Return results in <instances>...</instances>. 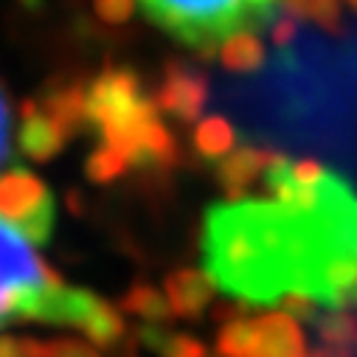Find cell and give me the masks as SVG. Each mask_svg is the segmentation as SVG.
Instances as JSON below:
<instances>
[{
    "instance_id": "5b68a950",
    "label": "cell",
    "mask_w": 357,
    "mask_h": 357,
    "mask_svg": "<svg viewBox=\"0 0 357 357\" xmlns=\"http://www.w3.org/2000/svg\"><path fill=\"white\" fill-rule=\"evenodd\" d=\"M0 220L34 248L48 245L56 225L54 192L29 169L15 166L0 172Z\"/></svg>"
},
{
    "instance_id": "484cf974",
    "label": "cell",
    "mask_w": 357,
    "mask_h": 357,
    "mask_svg": "<svg viewBox=\"0 0 357 357\" xmlns=\"http://www.w3.org/2000/svg\"><path fill=\"white\" fill-rule=\"evenodd\" d=\"M343 3H346L351 12H357V0H343Z\"/></svg>"
},
{
    "instance_id": "8992f818",
    "label": "cell",
    "mask_w": 357,
    "mask_h": 357,
    "mask_svg": "<svg viewBox=\"0 0 357 357\" xmlns=\"http://www.w3.org/2000/svg\"><path fill=\"white\" fill-rule=\"evenodd\" d=\"M152 99L160 116L192 124L208 105V76L183 62H169L160 73V84Z\"/></svg>"
},
{
    "instance_id": "44dd1931",
    "label": "cell",
    "mask_w": 357,
    "mask_h": 357,
    "mask_svg": "<svg viewBox=\"0 0 357 357\" xmlns=\"http://www.w3.org/2000/svg\"><path fill=\"white\" fill-rule=\"evenodd\" d=\"M135 0H93V12L107 26H124L135 15Z\"/></svg>"
},
{
    "instance_id": "d4e9b609",
    "label": "cell",
    "mask_w": 357,
    "mask_h": 357,
    "mask_svg": "<svg viewBox=\"0 0 357 357\" xmlns=\"http://www.w3.org/2000/svg\"><path fill=\"white\" fill-rule=\"evenodd\" d=\"M0 357H23V351H20V337L0 335Z\"/></svg>"
},
{
    "instance_id": "ac0fdd59",
    "label": "cell",
    "mask_w": 357,
    "mask_h": 357,
    "mask_svg": "<svg viewBox=\"0 0 357 357\" xmlns=\"http://www.w3.org/2000/svg\"><path fill=\"white\" fill-rule=\"evenodd\" d=\"M121 312H130V315H138L149 324H160L172 315L169 310V301L160 290H155L152 284H132L127 290V296L121 298Z\"/></svg>"
},
{
    "instance_id": "6da1fadb",
    "label": "cell",
    "mask_w": 357,
    "mask_h": 357,
    "mask_svg": "<svg viewBox=\"0 0 357 357\" xmlns=\"http://www.w3.org/2000/svg\"><path fill=\"white\" fill-rule=\"evenodd\" d=\"M264 195L217 203L203 222L206 276L228 296L279 307H357V192L321 160L271 152Z\"/></svg>"
},
{
    "instance_id": "52a82bcc",
    "label": "cell",
    "mask_w": 357,
    "mask_h": 357,
    "mask_svg": "<svg viewBox=\"0 0 357 357\" xmlns=\"http://www.w3.org/2000/svg\"><path fill=\"white\" fill-rule=\"evenodd\" d=\"M15 121L17 152L31 163H48L59 158L62 149L70 144V135L37 105V99H26Z\"/></svg>"
},
{
    "instance_id": "9c48e42d",
    "label": "cell",
    "mask_w": 357,
    "mask_h": 357,
    "mask_svg": "<svg viewBox=\"0 0 357 357\" xmlns=\"http://www.w3.org/2000/svg\"><path fill=\"white\" fill-rule=\"evenodd\" d=\"M84 82L73 79V76H54L51 82H45V87L40 91L37 105L73 138L76 132H82V110H84Z\"/></svg>"
},
{
    "instance_id": "603a6c76",
    "label": "cell",
    "mask_w": 357,
    "mask_h": 357,
    "mask_svg": "<svg viewBox=\"0 0 357 357\" xmlns=\"http://www.w3.org/2000/svg\"><path fill=\"white\" fill-rule=\"evenodd\" d=\"M40 357H99V351L82 340L62 337V340H45Z\"/></svg>"
},
{
    "instance_id": "3957f363",
    "label": "cell",
    "mask_w": 357,
    "mask_h": 357,
    "mask_svg": "<svg viewBox=\"0 0 357 357\" xmlns=\"http://www.w3.org/2000/svg\"><path fill=\"white\" fill-rule=\"evenodd\" d=\"M152 26L200 56L242 31H261L282 12L284 0H135Z\"/></svg>"
},
{
    "instance_id": "2e32d148",
    "label": "cell",
    "mask_w": 357,
    "mask_h": 357,
    "mask_svg": "<svg viewBox=\"0 0 357 357\" xmlns=\"http://www.w3.org/2000/svg\"><path fill=\"white\" fill-rule=\"evenodd\" d=\"M318 346H351L357 343V318L346 310H332V312H315L310 318Z\"/></svg>"
},
{
    "instance_id": "cb8c5ba5",
    "label": "cell",
    "mask_w": 357,
    "mask_h": 357,
    "mask_svg": "<svg viewBox=\"0 0 357 357\" xmlns=\"http://www.w3.org/2000/svg\"><path fill=\"white\" fill-rule=\"evenodd\" d=\"M298 26H301V23H298L293 15L279 12V15L273 17V23L267 26V29H271V40H273V45H279V48L290 45V43L296 40V34H298Z\"/></svg>"
},
{
    "instance_id": "8fae6325",
    "label": "cell",
    "mask_w": 357,
    "mask_h": 357,
    "mask_svg": "<svg viewBox=\"0 0 357 357\" xmlns=\"http://www.w3.org/2000/svg\"><path fill=\"white\" fill-rule=\"evenodd\" d=\"M214 298V284L203 271L183 267L166 276V301L169 310L181 318H197Z\"/></svg>"
},
{
    "instance_id": "e0dca14e",
    "label": "cell",
    "mask_w": 357,
    "mask_h": 357,
    "mask_svg": "<svg viewBox=\"0 0 357 357\" xmlns=\"http://www.w3.org/2000/svg\"><path fill=\"white\" fill-rule=\"evenodd\" d=\"M82 332H84V337L91 340L93 346L110 349V346L121 343V337H124V318H121V312L110 301L102 298L99 307L93 310V315L87 318V324L82 326Z\"/></svg>"
},
{
    "instance_id": "ba28073f",
    "label": "cell",
    "mask_w": 357,
    "mask_h": 357,
    "mask_svg": "<svg viewBox=\"0 0 357 357\" xmlns=\"http://www.w3.org/2000/svg\"><path fill=\"white\" fill-rule=\"evenodd\" d=\"M271 160V149L256 146H234L225 158L214 163L217 183L225 192V200H236L250 195V189L261 181V172Z\"/></svg>"
},
{
    "instance_id": "30bf717a",
    "label": "cell",
    "mask_w": 357,
    "mask_h": 357,
    "mask_svg": "<svg viewBox=\"0 0 357 357\" xmlns=\"http://www.w3.org/2000/svg\"><path fill=\"white\" fill-rule=\"evenodd\" d=\"M250 357H307L298 321L284 312L259 315L256 318V349Z\"/></svg>"
},
{
    "instance_id": "7402d4cb",
    "label": "cell",
    "mask_w": 357,
    "mask_h": 357,
    "mask_svg": "<svg viewBox=\"0 0 357 357\" xmlns=\"http://www.w3.org/2000/svg\"><path fill=\"white\" fill-rule=\"evenodd\" d=\"M12 135H15V107L6 93V84L0 82V166L12 155Z\"/></svg>"
},
{
    "instance_id": "ffe728a7",
    "label": "cell",
    "mask_w": 357,
    "mask_h": 357,
    "mask_svg": "<svg viewBox=\"0 0 357 357\" xmlns=\"http://www.w3.org/2000/svg\"><path fill=\"white\" fill-rule=\"evenodd\" d=\"M127 172H130L127 163L116 152H110L105 146H96L91 155H87V160H84V174L91 177L93 183H99V186L119 181V177H124Z\"/></svg>"
},
{
    "instance_id": "9a60e30c",
    "label": "cell",
    "mask_w": 357,
    "mask_h": 357,
    "mask_svg": "<svg viewBox=\"0 0 357 357\" xmlns=\"http://www.w3.org/2000/svg\"><path fill=\"white\" fill-rule=\"evenodd\" d=\"M282 12L293 15L298 23L310 20L329 34L343 29V0H284Z\"/></svg>"
},
{
    "instance_id": "7c38bea8",
    "label": "cell",
    "mask_w": 357,
    "mask_h": 357,
    "mask_svg": "<svg viewBox=\"0 0 357 357\" xmlns=\"http://www.w3.org/2000/svg\"><path fill=\"white\" fill-rule=\"evenodd\" d=\"M192 144H195L197 155L217 163L236 146V130L222 116H206L197 121V127L192 132Z\"/></svg>"
},
{
    "instance_id": "4fadbf2b",
    "label": "cell",
    "mask_w": 357,
    "mask_h": 357,
    "mask_svg": "<svg viewBox=\"0 0 357 357\" xmlns=\"http://www.w3.org/2000/svg\"><path fill=\"white\" fill-rule=\"evenodd\" d=\"M217 56H220V62H222L225 70L250 73V70L261 68V62H264V43L259 40V34L242 31V34L228 37L217 48Z\"/></svg>"
},
{
    "instance_id": "7a4b0ae2",
    "label": "cell",
    "mask_w": 357,
    "mask_h": 357,
    "mask_svg": "<svg viewBox=\"0 0 357 357\" xmlns=\"http://www.w3.org/2000/svg\"><path fill=\"white\" fill-rule=\"evenodd\" d=\"M160 119L155 99L132 68L107 65L84 87L82 132H91L99 146L116 152L127 169H144L146 138Z\"/></svg>"
},
{
    "instance_id": "d6986e66",
    "label": "cell",
    "mask_w": 357,
    "mask_h": 357,
    "mask_svg": "<svg viewBox=\"0 0 357 357\" xmlns=\"http://www.w3.org/2000/svg\"><path fill=\"white\" fill-rule=\"evenodd\" d=\"M256 349V318L234 315L217 335V351L222 357H250Z\"/></svg>"
},
{
    "instance_id": "5bb4252c",
    "label": "cell",
    "mask_w": 357,
    "mask_h": 357,
    "mask_svg": "<svg viewBox=\"0 0 357 357\" xmlns=\"http://www.w3.org/2000/svg\"><path fill=\"white\" fill-rule=\"evenodd\" d=\"M135 335L146 349L158 351L160 357H206V346L197 337L183 332H163L158 324H146Z\"/></svg>"
},
{
    "instance_id": "277c9868",
    "label": "cell",
    "mask_w": 357,
    "mask_h": 357,
    "mask_svg": "<svg viewBox=\"0 0 357 357\" xmlns=\"http://www.w3.org/2000/svg\"><path fill=\"white\" fill-rule=\"evenodd\" d=\"M62 284L34 245L0 220V329L20 321L45 324L51 298Z\"/></svg>"
}]
</instances>
